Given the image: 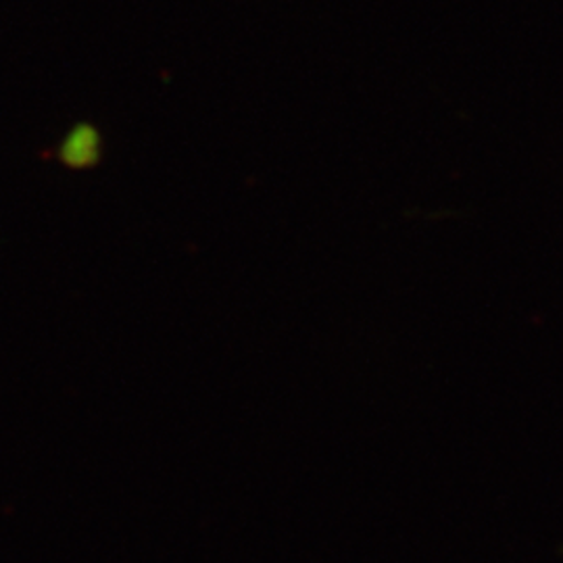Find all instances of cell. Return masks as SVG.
Listing matches in <instances>:
<instances>
[{"label": "cell", "mask_w": 563, "mask_h": 563, "mask_svg": "<svg viewBox=\"0 0 563 563\" xmlns=\"http://www.w3.org/2000/svg\"><path fill=\"white\" fill-rule=\"evenodd\" d=\"M102 142L92 123L74 125L59 144V162L69 169H88L101 159Z\"/></svg>", "instance_id": "obj_1"}]
</instances>
